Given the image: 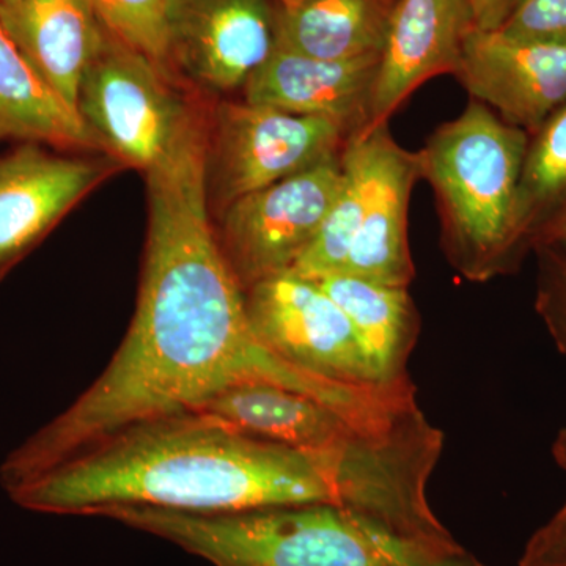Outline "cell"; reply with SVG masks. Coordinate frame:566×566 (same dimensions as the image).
<instances>
[{
  "instance_id": "obj_11",
  "label": "cell",
  "mask_w": 566,
  "mask_h": 566,
  "mask_svg": "<svg viewBox=\"0 0 566 566\" xmlns=\"http://www.w3.org/2000/svg\"><path fill=\"white\" fill-rule=\"evenodd\" d=\"M455 77L469 98L532 136L566 104V44L474 29Z\"/></svg>"
},
{
  "instance_id": "obj_25",
  "label": "cell",
  "mask_w": 566,
  "mask_h": 566,
  "mask_svg": "<svg viewBox=\"0 0 566 566\" xmlns=\"http://www.w3.org/2000/svg\"><path fill=\"white\" fill-rule=\"evenodd\" d=\"M479 31H499L510 17L517 0H468Z\"/></svg>"
},
{
  "instance_id": "obj_20",
  "label": "cell",
  "mask_w": 566,
  "mask_h": 566,
  "mask_svg": "<svg viewBox=\"0 0 566 566\" xmlns=\"http://www.w3.org/2000/svg\"><path fill=\"white\" fill-rule=\"evenodd\" d=\"M566 208V104L528 136L516 199V234L523 251Z\"/></svg>"
},
{
  "instance_id": "obj_2",
  "label": "cell",
  "mask_w": 566,
  "mask_h": 566,
  "mask_svg": "<svg viewBox=\"0 0 566 566\" xmlns=\"http://www.w3.org/2000/svg\"><path fill=\"white\" fill-rule=\"evenodd\" d=\"M7 493L22 509L50 515L98 516L114 506L226 513L337 504L382 520L392 510L395 475L375 444L307 453L180 412L125 428Z\"/></svg>"
},
{
  "instance_id": "obj_17",
  "label": "cell",
  "mask_w": 566,
  "mask_h": 566,
  "mask_svg": "<svg viewBox=\"0 0 566 566\" xmlns=\"http://www.w3.org/2000/svg\"><path fill=\"white\" fill-rule=\"evenodd\" d=\"M352 323L371 374L381 385L409 378L408 360L420 334V315L408 289L337 274L315 281Z\"/></svg>"
},
{
  "instance_id": "obj_22",
  "label": "cell",
  "mask_w": 566,
  "mask_h": 566,
  "mask_svg": "<svg viewBox=\"0 0 566 566\" xmlns=\"http://www.w3.org/2000/svg\"><path fill=\"white\" fill-rule=\"evenodd\" d=\"M536 275V314L545 323L558 352L566 356V252L558 249H534Z\"/></svg>"
},
{
  "instance_id": "obj_19",
  "label": "cell",
  "mask_w": 566,
  "mask_h": 566,
  "mask_svg": "<svg viewBox=\"0 0 566 566\" xmlns=\"http://www.w3.org/2000/svg\"><path fill=\"white\" fill-rule=\"evenodd\" d=\"M0 134L59 147H98L80 114L41 80L0 18Z\"/></svg>"
},
{
  "instance_id": "obj_26",
  "label": "cell",
  "mask_w": 566,
  "mask_h": 566,
  "mask_svg": "<svg viewBox=\"0 0 566 566\" xmlns=\"http://www.w3.org/2000/svg\"><path fill=\"white\" fill-rule=\"evenodd\" d=\"M539 245L566 252V208L556 219L547 223L539 237L536 238L535 248H539Z\"/></svg>"
},
{
  "instance_id": "obj_4",
  "label": "cell",
  "mask_w": 566,
  "mask_h": 566,
  "mask_svg": "<svg viewBox=\"0 0 566 566\" xmlns=\"http://www.w3.org/2000/svg\"><path fill=\"white\" fill-rule=\"evenodd\" d=\"M527 145L526 132L471 98L417 151L422 180L433 189L442 252L465 281L516 273L526 259L515 211Z\"/></svg>"
},
{
  "instance_id": "obj_12",
  "label": "cell",
  "mask_w": 566,
  "mask_h": 566,
  "mask_svg": "<svg viewBox=\"0 0 566 566\" xmlns=\"http://www.w3.org/2000/svg\"><path fill=\"white\" fill-rule=\"evenodd\" d=\"M474 29L468 0H397L379 57L370 120L363 134L389 123L424 82L455 76L465 40Z\"/></svg>"
},
{
  "instance_id": "obj_7",
  "label": "cell",
  "mask_w": 566,
  "mask_h": 566,
  "mask_svg": "<svg viewBox=\"0 0 566 566\" xmlns=\"http://www.w3.org/2000/svg\"><path fill=\"white\" fill-rule=\"evenodd\" d=\"M342 153L223 208L216 234L244 292L307 251L340 191Z\"/></svg>"
},
{
  "instance_id": "obj_16",
  "label": "cell",
  "mask_w": 566,
  "mask_h": 566,
  "mask_svg": "<svg viewBox=\"0 0 566 566\" xmlns=\"http://www.w3.org/2000/svg\"><path fill=\"white\" fill-rule=\"evenodd\" d=\"M0 18L41 80L77 112L81 82L106 35L91 3L0 0Z\"/></svg>"
},
{
  "instance_id": "obj_10",
  "label": "cell",
  "mask_w": 566,
  "mask_h": 566,
  "mask_svg": "<svg viewBox=\"0 0 566 566\" xmlns=\"http://www.w3.org/2000/svg\"><path fill=\"white\" fill-rule=\"evenodd\" d=\"M277 0H172L167 65L216 93L244 88L275 50Z\"/></svg>"
},
{
  "instance_id": "obj_13",
  "label": "cell",
  "mask_w": 566,
  "mask_h": 566,
  "mask_svg": "<svg viewBox=\"0 0 566 566\" xmlns=\"http://www.w3.org/2000/svg\"><path fill=\"white\" fill-rule=\"evenodd\" d=\"M107 174L102 164L22 145L0 159V279Z\"/></svg>"
},
{
  "instance_id": "obj_5",
  "label": "cell",
  "mask_w": 566,
  "mask_h": 566,
  "mask_svg": "<svg viewBox=\"0 0 566 566\" xmlns=\"http://www.w3.org/2000/svg\"><path fill=\"white\" fill-rule=\"evenodd\" d=\"M77 114L98 147L145 172L200 122L170 85L169 70L109 31L81 82Z\"/></svg>"
},
{
  "instance_id": "obj_23",
  "label": "cell",
  "mask_w": 566,
  "mask_h": 566,
  "mask_svg": "<svg viewBox=\"0 0 566 566\" xmlns=\"http://www.w3.org/2000/svg\"><path fill=\"white\" fill-rule=\"evenodd\" d=\"M497 32L517 40L566 44V0H517Z\"/></svg>"
},
{
  "instance_id": "obj_1",
  "label": "cell",
  "mask_w": 566,
  "mask_h": 566,
  "mask_svg": "<svg viewBox=\"0 0 566 566\" xmlns=\"http://www.w3.org/2000/svg\"><path fill=\"white\" fill-rule=\"evenodd\" d=\"M147 251L136 314L102 375L0 463L10 491L133 424L196 411L227 387L308 395L375 433L419 409L415 382L349 386L283 360L256 337L244 290L208 214V137L192 133L147 172Z\"/></svg>"
},
{
  "instance_id": "obj_9",
  "label": "cell",
  "mask_w": 566,
  "mask_h": 566,
  "mask_svg": "<svg viewBox=\"0 0 566 566\" xmlns=\"http://www.w3.org/2000/svg\"><path fill=\"white\" fill-rule=\"evenodd\" d=\"M359 167L363 210L342 274L409 289L416 277L408 240L409 200L422 180L419 153L394 139L389 123L346 144Z\"/></svg>"
},
{
  "instance_id": "obj_24",
  "label": "cell",
  "mask_w": 566,
  "mask_h": 566,
  "mask_svg": "<svg viewBox=\"0 0 566 566\" xmlns=\"http://www.w3.org/2000/svg\"><path fill=\"white\" fill-rule=\"evenodd\" d=\"M553 457L566 474V427L558 431ZM517 566H566V501L524 546Z\"/></svg>"
},
{
  "instance_id": "obj_3",
  "label": "cell",
  "mask_w": 566,
  "mask_h": 566,
  "mask_svg": "<svg viewBox=\"0 0 566 566\" xmlns=\"http://www.w3.org/2000/svg\"><path fill=\"white\" fill-rule=\"evenodd\" d=\"M98 516L167 539L212 566H490L458 542L398 534L337 504L226 513L114 506Z\"/></svg>"
},
{
  "instance_id": "obj_6",
  "label": "cell",
  "mask_w": 566,
  "mask_h": 566,
  "mask_svg": "<svg viewBox=\"0 0 566 566\" xmlns=\"http://www.w3.org/2000/svg\"><path fill=\"white\" fill-rule=\"evenodd\" d=\"M349 137L329 118L248 102L221 103L214 111V142H208L214 199L223 210L241 197L340 155Z\"/></svg>"
},
{
  "instance_id": "obj_18",
  "label": "cell",
  "mask_w": 566,
  "mask_h": 566,
  "mask_svg": "<svg viewBox=\"0 0 566 566\" xmlns=\"http://www.w3.org/2000/svg\"><path fill=\"white\" fill-rule=\"evenodd\" d=\"M397 0H301L279 7L275 48L322 59L381 57Z\"/></svg>"
},
{
  "instance_id": "obj_14",
  "label": "cell",
  "mask_w": 566,
  "mask_h": 566,
  "mask_svg": "<svg viewBox=\"0 0 566 566\" xmlns=\"http://www.w3.org/2000/svg\"><path fill=\"white\" fill-rule=\"evenodd\" d=\"M192 412L221 420L253 438L307 453L352 452L375 439L428 422L427 419L392 433H375L308 395L268 382L227 387Z\"/></svg>"
},
{
  "instance_id": "obj_27",
  "label": "cell",
  "mask_w": 566,
  "mask_h": 566,
  "mask_svg": "<svg viewBox=\"0 0 566 566\" xmlns=\"http://www.w3.org/2000/svg\"><path fill=\"white\" fill-rule=\"evenodd\" d=\"M301 0H277L279 7L283 10L292 9V7L297 6Z\"/></svg>"
},
{
  "instance_id": "obj_28",
  "label": "cell",
  "mask_w": 566,
  "mask_h": 566,
  "mask_svg": "<svg viewBox=\"0 0 566 566\" xmlns=\"http://www.w3.org/2000/svg\"><path fill=\"white\" fill-rule=\"evenodd\" d=\"M2 2H11V0H2Z\"/></svg>"
},
{
  "instance_id": "obj_8",
  "label": "cell",
  "mask_w": 566,
  "mask_h": 566,
  "mask_svg": "<svg viewBox=\"0 0 566 566\" xmlns=\"http://www.w3.org/2000/svg\"><path fill=\"white\" fill-rule=\"evenodd\" d=\"M244 296L256 337L286 363L340 385H381L344 311L312 279L286 271L253 283Z\"/></svg>"
},
{
  "instance_id": "obj_29",
  "label": "cell",
  "mask_w": 566,
  "mask_h": 566,
  "mask_svg": "<svg viewBox=\"0 0 566 566\" xmlns=\"http://www.w3.org/2000/svg\"><path fill=\"white\" fill-rule=\"evenodd\" d=\"M2 137H3L2 134H0V139H2Z\"/></svg>"
},
{
  "instance_id": "obj_21",
  "label": "cell",
  "mask_w": 566,
  "mask_h": 566,
  "mask_svg": "<svg viewBox=\"0 0 566 566\" xmlns=\"http://www.w3.org/2000/svg\"><path fill=\"white\" fill-rule=\"evenodd\" d=\"M106 31L123 43L167 65V31L172 0H87Z\"/></svg>"
},
{
  "instance_id": "obj_15",
  "label": "cell",
  "mask_w": 566,
  "mask_h": 566,
  "mask_svg": "<svg viewBox=\"0 0 566 566\" xmlns=\"http://www.w3.org/2000/svg\"><path fill=\"white\" fill-rule=\"evenodd\" d=\"M378 66L379 57L322 61L275 48L245 84L244 102L329 118L352 137L360 136L370 120Z\"/></svg>"
}]
</instances>
